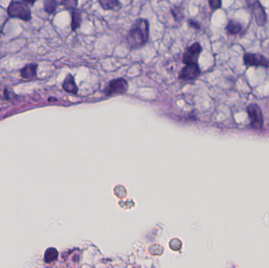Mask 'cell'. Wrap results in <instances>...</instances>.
<instances>
[{"instance_id": "obj_2", "label": "cell", "mask_w": 269, "mask_h": 268, "mask_svg": "<svg viewBox=\"0 0 269 268\" xmlns=\"http://www.w3.org/2000/svg\"><path fill=\"white\" fill-rule=\"evenodd\" d=\"M6 11L11 18L20 19L25 22H29L33 18L29 5L19 0H12L6 9Z\"/></svg>"}, {"instance_id": "obj_14", "label": "cell", "mask_w": 269, "mask_h": 268, "mask_svg": "<svg viewBox=\"0 0 269 268\" xmlns=\"http://www.w3.org/2000/svg\"><path fill=\"white\" fill-rule=\"evenodd\" d=\"M58 0H43V9L44 11L49 15H53L59 6Z\"/></svg>"}, {"instance_id": "obj_13", "label": "cell", "mask_w": 269, "mask_h": 268, "mask_svg": "<svg viewBox=\"0 0 269 268\" xmlns=\"http://www.w3.org/2000/svg\"><path fill=\"white\" fill-rule=\"evenodd\" d=\"M72 31L76 32L77 29H80L82 23V14L77 9L72 11Z\"/></svg>"}, {"instance_id": "obj_18", "label": "cell", "mask_w": 269, "mask_h": 268, "mask_svg": "<svg viewBox=\"0 0 269 268\" xmlns=\"http://www.w3.org/2000/svg\"><path fill=\"white\" fill-rule=\"evenodd\" d=\"M209 5L212 11H217L222 7V0H209Z\"/></svg>"}, {"instance_id": "obj_21", "label": "cell", "mask_w": 269, "mask_h": 268, "mask_svg": "<svg viewBox=\"0 0 269 268\" xmlns=\"http://www.w3.org/2000/svg\"><path fill=\"white\" fill-rule=\"evenodd\" d=\"M21 1L25 2V3H27L29 6H33V5L35 4L37 0H21Z\"/></svg>"}, {"instance_id": "obj_4", "label": "cell", "mask_w": 269, "mask_h": 268, "mask_svg": "<svg viewBox=\"0 0 269 268\" xmlns=\"http://www.w3.org/2000/svg\"><path fill=\"white\" fill-rule=\"evenodd\" d=\"M129 89V84L124 78H117L111 80L105 88L104 92L106 95L125 94Z\"/></svg>"}, {"instance_id": "obj_9", "label": "cell", "mask_w": 269, "mask_h": 268, "mask_svg": "<svg viewBox=\"0 0 269 268\" xmlns=\"http://www.w3.org/2000/svg\"><path fill=\"white\" fill-rule=\"evenodd\" d=\"M38 65L37 63H29L20 70V76L25 80H36L38 77L37 74Z\"/></svg>"}, {"instance_id": "obj_7", "label": "cell", "mask_w": 269, "mask_h": 268, "mask_svg": "<svg viewBox=\"0 0 269 268\" xmlns=\"http://www.w3.org/2000/svg\"><path fill=\"white\" fill-rule=\"evenodd\" d=\"M247 113L250 119L251 125L255 129H262L263 127V114L257 104H250L247 107Z\"/></svg>"}, {"instance_id": "obj_3", "label": "cell", "mask_w": 269, "mask_h": 268, "mask_svg": "<svg viewBox=\"0 0 269 268\" xmlns=\"http://www.w3.org/2000/svg\"><path fill=\"white\" fill-rule=\"evenodd\" d=\"M243 62L247 68H269V58L261 54L247 52L243 54Z\"/></svg>"}, {"instance_id": "obj_19", "label": "cell", "mask_w": 269, "mask_h": 268, "mask_svg": "<svg viewBox=\"0 0 269 268\" xmlns=\"http://www.w3.org/2000/svg\"><path fill=\"white\" fill-rule=\"evenodd\" d=\"M3 94H4L6 100H10V99H13V98L17 97V94H15L14 90H11L10 88H5L4 90H3Z\"/></svg>"}, {"instance_id": "obj_16", "label": "cell", "mask_w": 269, "mask_h": 268, "mask_svg": "<svg viewBox=\"0 0 269 268\" xmlns=\"http://www.w3.org/2000/svg\"><path fill=\"white\" fill-rule=\"evenodd\" d=\"M78 0H62L61 2V5L64 6V8L66 9L68 11H74L77 8Z\"/></svg>"}, {"instance_id": "obj_15", "label": "cell", "mask_w": 269, "mask_h": 268, "mask_svg": "<svg viewBox=\"0 0 269 268\" xmlns=\"http://www.w3.org/2000/svg\"><path fill=\"white\" fill-rule=\"evenodd\" d=\"M58 256V252L57 250H55V248H50L45 252V262L47 264L54 262L57 260Z\"/></svg>"}, {"instance_id": "obj_6", "label": "cell", "mask_w": 269, "mask_h": 268, "mask_svg": "<svg viewBox=\"0 0 269 268\" xmlns=\"http://www.w3.org/2000/svg\"><path fill=\"white\" fill-rule=\"evenodd\" d=\"M200 75H201V70L198 63L188 64L185 65L179 72V79L187 82H192L197 80Z\"/></svg>"}, {"instance_id": "obj_10", "label": "cell", "mask_w": 269, "mask_h": 268, "mask_svg": "<svg viewBox=\"0 0 269 268\" xmlns=\"http://www.w3.org/2000/svg\"><path fill=\"white\" fill-rule=\"evenodd\" d=\"M62 88L66 92L74 94H77L79 88L76 84L74 76L71 73L67 74V76H65V80L62 83Z\"/></svg>"}, {"instance_id": "obj_8", "label": "cell", "mask_w": 269, "mask_h": 268, "mask_svg": "<svg viewBox=\"0 0 269 268\" xmlns=\"http://www.w3.org/2000/svg\"><path fill=\"white\" fill-rule=\"evenodd\" d=\"M251 11L253 13L257 26L263 27L268 21L267 13L259 0H256L251 5Z\"/></svg>"}, {"instance_id": "obj_1", "label": "cell", "mask_w": 269, "mask_h": 268, "mask_svg": "<svg viewBox=\"0 0 269 268\" xmlns=\"http://www.w3.org/2000/svg\"><path fill=\"white\" fill-rule=\"evenodd\" d=\"M150 23L144 18H138L133 23L126 36L127 43L132 50L144 47L149 40Z\"/></svg>"}, {"instance_id": "obj_11", "label": "cell", "mask_w": 269, "mask_h": 268, "mask_svg": "<svg viewBox=\"0 0 269 268\" xmlns=\"http://www.w3.org/2000/svg\"><path fill=\"white\" fill-rule=\"evenodd\" d=\"M100 6L105 11H117L121 8L122 4L120 0H98Z\"/></svg>"}, {"instance_id": "obj_17", "label": "cell", "mask_w": 269, "mask_h": 268, "mask_svg": "<svg viewBox=\"0 0 269 268\" xmlns=\"http://www.w3.org/2000/svg\"><path fill=\"white\" fill-rule=\"evenodd\" d=\"M172 15L173 16L175 21H181L182 19L184 18V12L183 9L180 8L179 6H173L171 7Z\"/></svg>"}, {"instance_id": "obj_12", "label": "cell", "mask_w": 269, "mask_h": 268, "mask_svg": "<svg viewBox=\"0 0 269 268\" xmlns=\"http://www.w3.org/2000/svg\"><path fill=\"white\" fill-rule=\"evenodd\" d=\"M225 30L229 35L235 36L243 30V25L239 21L231 20L228 23Z\"/></svg>"}, {"instance_id": "obj_20", "label": "cell", "mask_w": 269, "mask_h": 268, "mask_svg": "<svg viewBox=\"0 0 269 268\" xmlns=\"http://www.w3.org/2000/svg\"><path fill=\"white\" fill-rule=\"evenodd\" d=\"M188 26L191 27L192 29H196V30H199L201 29V25L199 22L194 19H189L188 21Z\"/></svg>"}, {"instance_id": "obj_5", "label": "cell", "mask_w": 269, "mask_h": 268, "mask_svg": "<svg viewBox=\"0 0 269 268\" xmlns=\"http://www.w3.org/2000/svg\"><path fill=\"white\" fill-rule=\"evenodd\" d=\"M202 52V46L198 42H196L185 50L182 57V61L185 65L198 63L200 54Z\"/></svg>"}]
</instances>
